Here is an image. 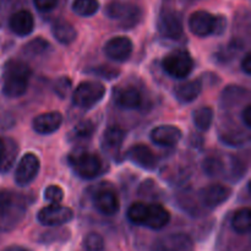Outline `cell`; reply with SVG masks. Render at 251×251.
<instances>
[{
    "instance_id": "13",
    "label": "cell",
    "mask_w": 251,
    "mask_h": 251,
    "mask_svg": "<svg viewBox=\"0 0 251 251\" xmlns=\"http://www.w3.org/2000/svg\"><path fill=\"white\" fill-rule=\"evenodd\" d=\"M134 50L132 41L127 37L117 36L110 38L104 44V53L114 61H125L130 58Z\"/></svg>"
},
{
    "instance_id": "3",
    "label": "cell",
    "mask_w": 251,
    "mask_h": 251,
    "mask_svg": "<svg viewBox=\"0 0 251 251\" xmlns=\"http://www.w3.org/2000/svg\"><path fill=\"white\" fill-rule=\"evenodd\" d=\"M227 27L225 16H215L205 10H199L189 17V28L195 36L207 37L210 34H222Z\"/></svg>"
},
{
    "instance_id": "12",
    "label": "cell",
    "mask_w": 251,
    "mask_h": 251,
    "mask_svg": "<svg viewBox=\"0 0 251 251\" xmlns=\"http://www.w3.org/2000/svg\"><path fill=\"white\" fill-rule=\"evenodd\" d=\"M232 195V189L225 184H211L206 186L199 194L201 202L206 207L215 208L225 203Z\"/></svg>"
},
{
    "instance_id": "28",
    "label": "cell",
    "mask_w": 251,
    "mask_h": 251,
    "mask_svg": "<svg viewBox=\"0 0 251 251\" xmlns=\"http://www.w3.org/2000/svg\"><path fill=\"white\" fill-rule=\"evenodd\" d=\"M71 9L78 16L90 17L100 10V1L98 0H74Z\"/></svg>"
},
{
    "instance_id": "41",
    "label": "cell",
    "mask_w": 251,
    "mask_h": 251,
    "mask_svg": "<svg viewBox=\"0 0 251 251\" xmlns=\"http://www.w3.org/2000/svg\"><path fill=\"white\" fill-rule=\"evenodd\" d=\"M1 251H29V250L24 247H20V245H10V247L5 248V249Z\"/></svg>"
},
{
    "instance_id": "9",
    "label": "cell",
    "mask_w": 251,
    "mask_h": 251,
    "mask_svg": "<svg viewBox=\"0 0 251 251\" xmlns=\"http://www.w3.org/2000/svg\"><path fill=\"white\" fill-rule=\"evenodd\" d=\"M41 162L34 153H26L19 162L15 171V183L20 186L31 184L38 176Z\"/></svg>"
},
{
    "instance_id": "1",
    "label": "cell",
    "mask_w": 251,
    "mask_h": 251,
    "mask_svg": "<svg viewBox=\"0 0 251 251\" xmlns=\"http://www.w3.org/2000/svg\"><path fill=\"white\" fill-rule=\"evenodd\" d=\"M32 70L25 61L12 59L9 60L2 70L1 90L6 97L19 98L26 93Z\"/></svg>"
},
{
    "instance_id": "16",
    "label": "cell",
    "mask_w": 251,
    "mask_h": 251,
    "mask_svg": "<svg viewBox=\"0 0 251 251\" xmlns=\"http://www.w3.org/2000/svg\"><path fill=\"white\" fill-rule=\"evenodd\" d=\"M151 140L153 144L163 147H172L178 144L183 137V132L174 125H159L151 131Z\"/></svg>"
},
{
    "instance_id": "24",
    "label": "cell",
    "mask_w": 251,
    "mask_h": 251,
    "mask_svg": "<svg viewBox=\"0 0 251 251\" xmlns=\"http://www.w3.org/2000/svg\"><path fill=\"white\" fill-rule=\"evenodd\" d=\"M51 33L54 38L61 44H71L77 37L75 27L65 20H58L54 22L51 26Z\"/></svg>"
},
{
    "instance_id": "37",
    "label": "cell",
    "mask_w": 251,
    "mask_h": 251,
    "mask_svg": "<svg viewBox=\"0 0 251 251\" xmlns=\"http://www.w3.org/2000/svg\"><path fill=\"white\" fill-rule=\"evenodd\" d=\"M71 88V80L69 77H60L54 85V92L60 98H65Z\"/></svg>"
},
{
    "instance_id": "27",
    "label": "cell",
    "mask_w": 251,
    "mask_h": 251,
    "mask_svg": "<svg viewBox=\"0 0 251 251\" xmlns=\"http://www.w3.org/2000/svg\"><path fill=\"white\" fill-rule=\"evenodd\" d=\"M193 120L195 126L200 131H206V130L210 129L213 123V109L208 105L198 108L193 113Z\"/></svg>"
},
{
    "instance_id": "33",
    "label": "cell",
    "mask_w": 251,
    "mask_h": 251,
    "mask_svg": "<svg viewBox=\"0 0 251 251\" xmlns=\"http://www.w3.org/2000/svg\"><path fill=\"white\" fill-rule=\"evenodd\" d=\"M83 247L86 251H103L104 250V239L98 233H88L83 239Z\"/></svg>"
},
{
    "instance_id": "35",
    "label": "cell",
    "mask_w": 251,
    "mask_h": 251,
    "mask_svg": "<svg viewBox=\"0 0 251 251\" xmlns=\"http://www.w3.org/2000/svg\"><path fill=\"white\" fill-rule=\"evenodd\" d=\"M44 199L50 203H60L64 199V191L58 185H49L44 190Z\"/></svg>"
},
{
    "instance_id": "8",
    "label": "cell",
    "mask_w": 251,
    "mask_h": 251,
    "mask_svg": "<svg viewBox=\"0 0 251 251\" xmlns=\"http://www.w3.org/2000/svg\"><path fill=\"white\" fill-rule=\"evenodd\" d=\"M73 218V210L60 203H50L42 208L37 215V220L44 227H60L70 222Z\"/></svg>"
},
{
    "instance_id": "31",
    "label": "cell",
    "mask_w": 251,
    "mask_h": 251,
    "mask_svg": "<svg viewBox=\"0 0 251 251\" xmlns=\"http://www.w3.org/2000/svg\"><path fill=\"white\" fill-rule=\"evenodd\" d=\"M147 208H149V205L144 202L132 203L129 210H127V220L134 223V225L142 226L145 222V218H146Z\"/></svg>"
},
{
    "instance_id": "29",
    "label": "cell",
    "mask_w": 251,
    "mask_h": 251,
    "mask_svg": "<svg viewBox=\"0 0 251 251\" xmlns=\"http://www.w3.org/2000/svg\"><path fill=\"white\" fill-rule=\"evenodd\" d=\"M202 169L208 176H223V173H225L226 163L221 157H207V158L203 161Z\"/></svg>"
},
{
    "instance_id": "32",
    "label": "cell",
    "mask_w": 251,
    "mask_h": 251,
    "mask_svg": "<svg viewBox=\"0 0 251 251\" xmlns=\"http://www.w3.org/2000/svg\"><path fill=\"white\" fill-rule=\"evenodd\" d=\"M49 48V43L44 38H34L32 41H29L26 46H24V51L27 55H39V54H43L44 51H47V49Z\"/></svg>"
},
{
    "instance_id": "10",
    "label": "cell",
    "mask_w": 251,
    "mask_h": 251,
    "mask_svg": "<svg viewBox=\"0 0 251 251\" xmlns=\"http://www.w3.org/2000/svg\"><path fill=\"white\" fill-rule=\"evenodd\" d=\"M100 184L102 185H100V188L95 191V195H93L95 207L102 215L114 216L120 207L119 198L109 185H104V183Z\"/></svg>"
},
{
    "instance_id": "11",
    "label": "cell",
    "mask_w": 251,
    "mask_h": 251,
    "mask_svg": "<svg viewBox=\"0 0 251 251\" xmlns=\"http://www.w3.org/2000/svg\"><path fill=\"white\" fill-rule=\"evenodd\" d=\"M158 31L164 38L179 41L184 34L183 21L174 11H162L158 19Z\"/></svg>"
},
{
    "instance_id": "30",
    "label": "cell",
    "mask_w": 251,
    "mask_h": 251,
    "mask_svg": "<svg viewBox=\"0 0 251 251\" xmlns=\"http://www.w3.org/2000/svg\"><path fill=\"white\" fill-rule=\"evenodd\" d=\"M95 130V124L91 120H82L74 126L70 132V137L73 140H87L92 136Z\"/></svg>"
},
{
    "instance_id": "36",
    "label": "cell",
    "mask_w": 251,
    "mask_h": 251,
    "mask_svg": "<svg viewBox=\"0 0 251 251\" xmlns=\"http://www.w3.org/2000/svg\"><path fill=\"white\" fill-rule=\"evenodd\" d=\"M91 73H92L93 75L98 76V77L105 78V80H112V78L118 77V75H119V70L112 68V66L109 65H100L97 66V68L92 69Z\"/></svg>"
},
{
    "instance_id": "7",
    "label": "cell",
    "mask_w": 251,
    "mask_h": 251,
    "mask_svg": "<svg viewBox=\"0 0 251 251\" xmlns=\"http://www.w3.org/2000/svg\"><path fill=\"white\" fill-rule=\"evenodd\" d=\"M70 164L78 176L83 179H93L102 171V161L92 152L82 151L70 156Z\"/></svg>"
},
{
    "instance_id": "5",
    "label": "cell",
    "mask_w": 251,
    "mask_h": 251,
    "mask_svg": "<svg viewBox=\"0 0 251 251\" xmlns=\"http://www.w3.org/2000/svg\"><path fill=\"white\" fill-rule=\"evenodd\" d=\"M162 66L166 74L176 78H185L194 69V60L189 51L176 49L164 56Z\"/></svg>"
},
{
    "instance_id": "38",
    "label": "cell",
    "mask_w": 251,
    "mask_h": 251,
    "mask_svg": "<svg viewBox=\"0 0 251 251\" xmlns=\"http://www.w3.org/2000/svg\"><path fill=\"white\" fill-rule=\"evenodd\" d=\"M59 0H33L34 6L41 12H49L54 10L58 5Z\"/></svg>"
},
{
    "instance_id": "22",
    "label": "cell",
    "mask_w": 251,
    "mask_h": 251,
    "mask_svg": "<svg viewBox=\"0 0 251 251\" xmlns=\"http://www.w3.org/2000/svg\"><path fill=\"white\" fill-rule=\"evenodd\" d=\"M202 91V83L200 80H191L180 83L174 90L176 98L183 104L191 103L200 96Z\"/></svg>"
},
{
    "instance_id": "40",
    "label": "cell",
    "mask_w": 251,
    "mask_h": 251,
    "mask_svg": "<svg viewBox=\"0 0 251 251\" xmlns=\"http://www.w3.org/2000/svg\"><path fill=\"white\" fill-rule=\"evenodd\" d=\"M242 70L247 75H251V54L247 53L242 60Z\"/></svg>"
},
{
    "instance_id": "34",
    "label": "cell",
    "mask_w": 251,
    "mask_h": 251,
    "mask_svg": "<svg viewBox=\"0 0 251 251\" xmlns=\"http://www.w3.org/2000/svg\"><path fill=\"white\" fill-rule=\"evenodd\" d=\"M242 49H243V42L239 41V39H234V41H232L229 44H228L227 48L221 50L218 58H220L221 61H228L232 58H234V56L237 55Z\"/></svg>"
},
{
    "instance_id": "39",
    "label": "cell",
    "mask_w": 251,
    "mask_h": 251,
    "mask_svg": "<svg viewBox=\"0 0 251 251\" xmlns=\"http://www.w3.org/2000/svg\"><path fill=\"white\" fill-rule=\"evenodd\" d=\"M242 120L248 129L251 127V105L247 104L242 112Z\"/></svg>"
},
{
    "instance_id": "26",
    "label": "cell",
    "mask_w": 251,
    "mask_h": 251,
    "mask_svg": "<svg viewBox=\"0 0 251 251\" xmlns=\"http://www.w3.org/2000/svg\"><path fill=\"white\" fill-rule=\"evenodd\" d=\"M232 228L238 234H247L251 229V211L244 207L235 211L232 218Z\"/></svg>"
},
{
    "instance_id": "2",
    "label": "cell",
    "mask_w": 251,
    "mask_h": 251,
    "mask_svg": "<svg viewBox=\"0 0 251 251\" xmlns=\"http://www.w3.org/2000/svg\"><path fill=\"white\" fill-rule=\"evenodd\" d=\"M26 212L21 196L9 190H0V230H11L19 225Z\"/></svg>"
},
{
    "instance_id": "15",
    "label": "cell",
    "mask_w": 251,
    "mask_h": 251,
    "mask_svg": "<svg viewBox=\"0 0 251 251\" xmlns=\"http://www.w3.org/2000/svg\"><path fill=\"white\" fill-rule=\"evenodd\" d=\"M193 242L188 234L172 233L158 238L152 245L153 251H185L191 247Z\"/></svg>"
},
{
    "instance_id": "17",
    "label": "cell",
    "mask_w": 251,
    "mask_h": 251,
    "mask_svg": "<svg viewBox=\"0 0 251 251\" xmlns=\"http://www.w3.org/2000/svg\"><path fill=\"white\" fill-rule=\"evenodd\" d=\"M63 124V115L59 112H47L37 115L32 122V127L39 135L55 132Z\"/></svg>"
},
{
    "instance_id": "18",
    "label": "cell",
    "mask_w": 251,
    "mask_h": 251,
    "mask_svg": "<svg viewBox=\"0 0 251 251\" xmlns=\"http://www.w3.org/2000/svg\"><path fill=\"white\" fill-rule=\"evenodd\" d=\"M169 221H171L169 211L159 203H152V205H149L146 218H145L142 226L150 228V229L159 230L163 229L168 225Z\"/></svg>"
},
{
    "instance_id": "25",
    "label": "cell",
    "mask_w": 251,
    "mask_h": 251,
    "mask_svg": "<svg viewBox=\"0 0 251 251\" xmlns=\"http://www.w3.org/2000/svg\"><path fill=\"white\" fill-rule=\"evenodd\" d=\"M125 139V132L119 126H109L104 130L102 136V146L108 152H117Z\"/></svg>"
},
{
    "instance_id": "4",
    "label": "cell",
    "mask_w": 251,
    "mask_h": 251,
    "mask_svg": "<svg viewBox=\"0 0 251 251\" xmlns=\"http://www.w3.org/2000/svg\"><path fill=\"white\" fill-rule=\"evenodd\" d=\"M105 87L97 81H85L75 88L73 93V102L76 107L90 109L103 100Z\"/></svg>"
},
{
    "instance_id": "6",
    "label": "cell",
    "mask_w": 251,
    "mask_h": 251,
    "mask_svg": "<svg viewBox=\"0 0 251 251\" xmlns=\"http://www.w3.org/2000/svg\"><path fill=\"white\" fill-rule=\"evenodd\" d=\"M105 15L109 19L119 21L123 28H131L141 20V10L130 2L112 1L105 7Z\"/></svg>"
},
{
    "instance_id": "23",
    "label": "cell",
    "mask_w": 251,
    "mask_h": 251,
    "mask_svg": "<svg viewBox=\"0 0 251 251\" xmlns=\"http://www.w3.org/2000/svg\"><path fill=\"white\" fill-rule=\"evenodd\" d=\"M17 156V145L10 139L0 137V173L9 171Z\"/></svg>"
},
{
    "instance_id": "20",
    "label": "cell",
    "mask_w": 251,
    "mask_h": 251,
    "mask_svg": "<svg viewBox=\"0 0 251 251\" xmlns=\"http://www.w3.org/2000/svg\"><path fill=\"white\" fill-rule=\"evenodd\" d=\"M249 97V91L238 85H229L221 93V107L230 109L237 107Z\"/></svg>"
},
{
    "instance_id": "21",
    "label": "cell",
    "mask_w": 251,
    "mask_h": 251,
    "mask_svg": "<svg viewBox=\"0 0 251 251\" xmlns=\"http://www.w3.org/2000/svg\"><path fill=\"white\" fill-rule=\"evenodd\" d=\"M115 103L123 109H137L142 104V97L135 87L120 88L115 93Z\"/></svg>"
},
{
    "instance_id": "14",
    "label": "cell",
    "mask_w": 251,
    "mask_h": 251,
    "mask_svg": "<svg viewBox=\"0 0 251 251\" xmlns=\"http://www.w3.org/2000/svg\"><path fill=\"white\" fill-rule=\"evenodd\" d=\"M125 158L146 171H152L157 166V157L154 152L149 146L142 144H137L130 147L125 153Z\"/></svg>"
},
{
    "instance_id": "19",
    "label": "cell",
    "mask_w": 251,
    "mask_h": 251,
    "mask_svg": "<svg viewBox=\"0 0 251 251\" xmlns=\"http://www.w3.org/2000/svg\"><path fill=\"white\" fill-rule=\"evenodd\" d=\"M9 27L17 36H28L34 28L33 15L27 10H20L11 15L9 20Z\"/></svg>"
}]
</instances>
